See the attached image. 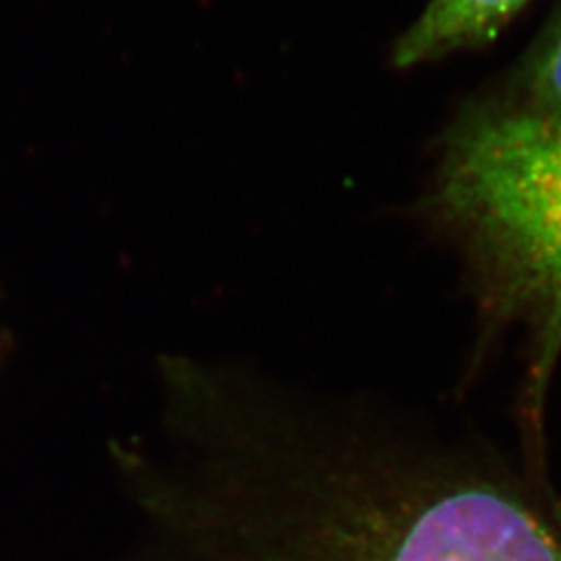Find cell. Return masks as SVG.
Returning <instances> with one entry per match:
<instances>
[{
    "mask_svg": "<svg viewBox=\"0 0 561 561\" xmlns=\"http://www.w3.org/2000/svg\"><path fill=\"white\" fill-rule=\"evenodd\" d=\"M431 210L466 259L491 324L520 327L524 393L547 400L561 356V20L520 88L451 129Z\"/></svg>",
    "mask_w": 561,
    "mask_h": 561,
    "instance_id": "7a4b0ae2",
    "label": "cell"
},
{
    "mask_svg": "<svg viewBox=\"0 0 561 561\" xmlns=\"http://www.w3.org/2000/svg\"><path fill=\"white\" fill-rule=\"evenodd\" d=\"M528 0H431L416 23L401 36L393 62L414 67L424 60L477 48L495 41Z\"/></svg>",
    "mask_w": 561,
    "mask_h": 561,
    "instance_id": "3957f363",
    "label": "cell"
},
{
    "mask_svg": "<svg viewBox=\"0 0 561 561\" xmlns=\"http://www.w3.org/2000/svg\"><path fill=\"white\" fill-rule=\"evenodd\" d=\"M190 472L141 561H561V514L481 443L366 401L194 375Z\"/></svg>",
    "mask_w": 561,
    "mask_h": 561,
    "instance_id": "6da1fadb",
    "label": "cell"
}]
</instances>
